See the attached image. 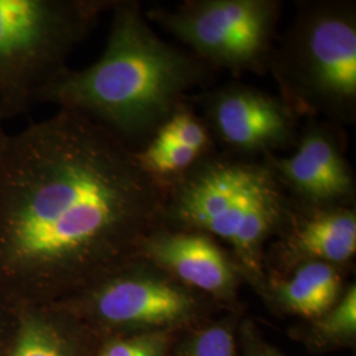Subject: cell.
I'll list each match as a JSON object with an SVG mask.
<instances>
[{
    "instance_id": "cell-18",
    "label": "cell",
    "mask_w": 356,
    "mask_h": 356,
    "mask_svg": "<svg viewBox=\"0 0 356 356\" xmlns=\"http://www.w3.org/2000/svg\"><path fill=\"white\" fill-rule=\"evenodd\" d=\"M169 346V330L143 331L106 344L99 356H166Z\"/></svg>"
},
{
    "instance_id": "cell-13",
    "label": "cell",
    "mask_w": 356,
    "mask_h": 356,
    "mask_svg": "<svg viewBox=\"0 0 356 356\" xmlns=\"http://www.w3.org/2000/svg\"><path fill=\"white\" fill-rule=\"evenodd\" d=\"M135 156L147 175L165 185L186 173L204 157L193 149L179 145L163 129H157L151 140L135 151Z\"/></svg>"
},
{
    "instance_id": "cell-3",
    "label": "cell",
    "mask_w": 356,
    "mask_h": 356,
    "mask_svg": "<svg viewBox=\"0 0 356 356\" xmlns=\"http://www.w3.org/2000/svg\"><path fill=\"white\" fill-rule=\"evenodd\" d=\"M289 204L288 193L264 161L209 153L168 184L163 225L229 243L243 277L267 291L264 245L280 231Z\"/></svg>"
},
{
    "instance_id": "cell-8",
    "label": "cell",
    "mask_w": 356,
    "mask_h": 356,
    "mask_svg": "<svg viewBox=\"0 0 356 356\" xmlns=\"http://www.w3.org/2000/svg\"><path fill=\"white\" fill-rule=\"evenodd\" d=\"M264 163L297 204L310 207L354 206L355 177L334 123H321L313 118L297 139V148L291 156L268 154Z\"/></svg>"
},
{
    "instance_id": "cell-2",
    "label": "cell",
    "mask_w": 356,
    "mask_h": 356,
    "mask_svg": "<svg viewBox=\"0 0 356 356\" xmlns=\"http://www.w3.org/2000/svg\"><path fill=\"white\" fill-rule=\"evenodd\" d=\"M211 72L191 51L160 38L138 1L116 0L102 56L88 67H67L38 102L86 115L138 151Z\"/></svg>"
},
{
    "instance_id": "cell-6",
    "label": "cell",
    "mask_w": 356,
    "mask_h": 356,
    "mask_svg": "<svg viewBox=\"0 0 356 356\" xmlns=\"http://www.w3.org/2000/svg\"><path fill=\"white\" fill-rule=\"evenodd\" d=\"M281 8L277 0H188L145 16L213 69L260 73L276 44Z\"/></svg>"
},
{
    "instance_id": "cell-19",
    "label": "cell",
    "mask_w": 356,
    "mask_h": 356,
    "mask_svg": "<svg viewBox=\"0 0 356 356\" xmlns=\"http://www.w3.org/2000/svg\"><path fill=\"white\" fill-rule=\"evenodd\" d=\"M243 335L247 337V341L244 339L243 343V356H284L273 347L259 341L250 331H244Z\"/></svg>"
},
{
    "instance_id": "cell-7",
    "label": "cell",
    "mask_w": 356,
    "mask_h": 356,
    "mask_svg": "<svg viewBox=\"0 0 356 356\" xmlns=\"http://www.w3.org/2000/svg\"><path fill=\"white\" fill-rule=\"evenodd\" d=\"M86 292L90 310L101 321L140 332L169 330L200 310L193 289L141 257L92 284Z\"/></svg>"
},
{
    "instance_id": "cell-1",
    "label": "cell",
    "mask_w": 356,
    "mask_h": 356,
    "mask_svg": "<svg viewBox=\"0 0 356 356\" xmlns=\"http://www.w3.org/2000/svg\"><path fill=\"white\" fill-rule=\"evenodd\" d=\"M168 185L86 115L58 110L0 149V277L86 289L163 226Z\"/></svg>"
},
{
    "instance_id": "cell-15",
    "label": "cell",
    "mask_w": 356,
    "mask_h": 356,
    "mask_svg": "<svg viewBox=\"0 0 356 356\" xmlns=\"http://www.w3.org/2000/svg\"><path fill=\"white\" fill-rule=\"evenodd\" d=\"M316 330L319 338L330 343L351 342L356 334L355 284L342 293L339 300L318 317Z\"/></svg>"
},
{
    "instance_id": "cell-12",
    "label": "cell",
    "mask_w": 356,
    "mask_h": 356,
    "mask_svg": "<svg viewBox=\"0 0 356 356\" xmlns=\"http://www.w3.org/2000/svg\"><path fill=\"white\" fill-rule=\"evenodd\" d=\"M269 289L281 306L306 318L325 314L343 293L339 267L321 261L298 264L289 277L272 280Z\"/></svg>"
},
{
    "instance_id": "cell-20",
    "label": "cell",
    "mask_w": 356,
    "mask_h": 356,
    "mask_svg": "<svg viewBox=\"0 0 356 356\" xmlns=\"http://www.w3.org/2000/svg\"><path fill=\"white\" fill-rule=\"evenodd\" d=\"M3 118H1V115H0V149H1V147H3V144H4V140H6V138H7V132H6V129L3 127Z\"/></svg>"
},
{
    "instance_id": "cell-11",
    "label": "cell",
    "mask_w": 356,
    "mask_h": 356,
    "mask_svg": "<svg viewBox=\"0 0 356 356\" xmlns=\"http://www.w3.org/2000/svg\"><path fill=\"white\" fill-rule=\"evenodd\" d=\"M279 232H284L282 254L288 267L306 261L342 267L355 254V206L310 207L291 200Z\"/></svg>"
},
{
    "instance_id": "cell-17",
    "label": "cell",
    "mask_w": 356,
    "mask_h": 356,
    "mask_svg": "<svg viewBox=\"0 0 356 356\" xmlns=\"http://www.w3.org/2000/svg\"><path fill=\"white\" fill-rule=\"evenodd\" d=\"M178 356H238L234 330L227 323L202 327L186 339Z\"/></svg>"
},
{
    "instance_id": "cell-5",
    "label": "cell",
    "mask_w": 356,
    "mask_h": 356,
    "mask_svg": "<svg viewBox=\"0 0 356 356\" xmlns=\"http://www.w3.org/2000/svg\"><path fill=\"white\" fill-rule=\"evenodd\" d=\"M116 0H0V115L24 114Z\"/></svg>"
},
{
    "instance_id": "cell-4",
    "label": "cell",
    "mask_w": 356,
    "mask_h": 356,
    "mask_svg": "<svg viewBox=\"0 0 356 356\" xmlns=\"http://www.w3.org/2000/svg\"><path fill=\"white\" fill-rule=\"evenodd\" d=\"M267 70L296 115H322L334 124L356 119V6L309 0L275 44Z\"/></svg>"
},
{
    "instance_id": "cell-10",
    "label": "cell",
    "mask_w": 356,
    "mask_h": 356,
    "mask_svg": "<svg viewBox=\"0 0 356 356\" xmlns=\"http://www.w3.org/2000/svg\"><path fill=\"white\" fill-rule=\"evenodd\" d=\"M138 257L163 269L193 291L222 301L235 298L242 273L210 235L160 226L141 242Z\"/></svg>"
},
{
    "instance_id": "cell-16",
    "label": "cell",
    "mask_w": 356,
    "mask_h": 356,
    "mask_svg": "<svg viewBox=\"0 0 356 356\" xmlns=\"http://www.w3.org/2000/svg\"><path fill=\"white\" fill-rule=\"evenodd\" d=\"M159 129H163L179 145L193 149L201 156L209 154L213 148L210 129L185 104H182Z\"/></svg>"
},
{
    "instance_id": "cell-9",
    "label": "cell",
    "mask_w": 356,
    "mask_h": 356,
    "mask_svg": "<svg viewBox=\"0 0 356 356\" xmlns=\"http://www.w3.org/2000/svg\"><path fill=\"white\" fill-rule=\"evenodd\" d=\"M209 127L231 151L273 154L297 140V115L281 99L254 86L231 83L204 97Z\"/></svg>"
},
{
    "instance_id": "cell-14",
    "label": "cell",
    "mask_w": 356,
    "mask_h": 356,
    "mask_svg": "<svg viewBox=\"0 0 356 356\" xmlns=\"http://www.w3.org/2000/svg\"><path fill=\"white\" fill-rule=\"evenodd\" d=\"M11 356H72L60 332L45 321L29 317L19 331Z\"/></svg>"
}]
</instances>
